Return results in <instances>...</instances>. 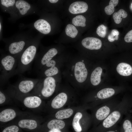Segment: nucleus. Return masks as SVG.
Segmentation results:
<instances>
[{
    "label": "nucleus",
    "instance_id": "22",
    "mask_svg": "<svg viewBox=\"0 0 132 132\" xmlns=\"http://www.w3.org/2000/svg\"><path fill=\"white\" fill-rule=\"evenodd\" d=\"M19 127L22 128H26L30 130L35 129L37 126L36 121L33 120L22 119L18 122Z\"/></svg>",
    "mask_w": 132,
    "mask_h": 132
},
{
    "label": "nucleus",
    "instance_id": "6",
    "mask_svg": "<svg viewBox=\"0 0 132 132\" xmlns=\"http://www.w3.org/2000/svg\"><path fill=\"white\" fill-rule=\"evenodd\" d=\"M55 81L52 77H46L44 80L43 87L41 91V95L45 97H48L54 92L56 87Z\"/></svg>",
    "mask_w": 132,
    "mask_h": 132
},
{
    "label": "nucleus",
    "instance_id": "30",
    "mask_svg": "<svg viewBox=\"0 0 132 132\" xmlns=\"http://www.w3.org/2000/svg\"><path fill=\"white\" fill-rule=\"evenodd\" d=\"M107 27L103 24L99 26L97 28L96 33L100 37L102 38H104L107 33Z\"/></svg>",
    "mask_w": 132,
    "mask_h": 132
},
{
    "label": "nucleus",
    "instance_id": "17",
    "mask_svg": "<svg viewBox=\"0 0 132 132\" xmlns=\"http://www.w3.org/2000/svg\"><path fill=\"white\" fill-rule=\"evenodd\" d=\"M16 113L13 109H8L4 110L0 113V121L6 122L14 119L16 117Z\"/></svg>",
    "mask_w": 132,
    "mask_h": 132
},
{
    "label": "nucleus",
    "instance_id": "31",
    "mask_svg": "<svg viewBox=\"0 0 132 132\" xmlns=\"http://www.w3.org/2000/svg\"><path fill=\"white\" fill-rule=\"evenodd\" d=\"M119 32L117 30L115 29L112 30L108 37L109 41L112 42L115 40H117L119 39Z\"/></svg>",
    "mask_w": 132,
    "mask_h": 132
},
{
    "label": "nucleus",
    "instance_id": "39",
    "mask_svg": "<svg viewBox=\"0 0 132 132\" xmlns=\"http://www.w3.org/2000/svg\"><path fill=\"white\" fill-rule=\"evenodd\" d=\"M131 108H132V99L131 100Z\"/></svg>",
    "mask_w": 132,
    "mask_h": 132
},
{
    "label": "nucleus",
    "instance_id": "2",
    "mask_svg": "<svg viewBox=\"0 0 132 132\" xmlns=\"http://www.w3.org/2000/svg\"><path fill=\"white\" fill-rule=\"evenodd\" d=\"M120 101L115 99H111L96 107L92 115L95 126L98 125L104 120Z\"/></svg>",
    "mask_w": 132,
    "mask_h": 132
},
{
    "label": "nucleus",
    "instance_id": "40",
    "mask_svg": "<svg viewBox=\"0 0 132 132\" xmlns=\"http://www.w3.org/2000/svg\"><path fill=\"white\" fill-rule=\"evenodd\" d=\"M0 30H1V23H0Z\"/></svg>",
    "mask_w": 132,
    "mask_h": 132
},
{
    "label": "nucleus",
    "instance_id": "4",
    "mask_svg": "<svg viewBox=\"0 0 132 132\" xmlns=\"http://www.w3.org/2000/svg\"><path fill=\"white\" fill-rule=\"evenodd\" d=\"M36 52V47L33 45L29 46L25 50L18 59L15 74H22L28 69L34 60Z\"/></svg>",
    "mask_w": 132,
    "mask_h": 132
},
{
    "label": "nucleus",
    "instance_id": "34",
    "mask_svg": "<svg viewBox=\"0 0 132 132\" xmlns=\"http://www.w3.org/2000/svg\"><path fill=\"white\" fill-rule=\"evenodd\" d=\"M125 41L127 43L132 42V30L129 31L124 37Z\"/></svg>",
    "mask_w": 132,
    "mask_h": 132
},
{
    "label": "nucleus",
    "instance_id": "1",
    "mask_svg": "<svg viewBox=\"0 0 132 132\" xmlns=\"http://www.w3.org/2000/svg\"><path fill=\"white\" fill-rule=\"evenodd\" d=\"M131 108V100L124 98L109 115L98 126L94 132H103L117 125Z\"/></svg>",
    "mask_w": 132,
    "mask_h": 132
},
{
    "label": "nucleus",
    "instance_id": "16",
    "mask_svg": "<svg viewBox=\"0 0 132 132\" xmlns=\"http://www.w3.org/2000/svg\"><path fill=\"white\" fill-rule=\"evenodd\" d=\"M56 63L55 61L51 60L45 65L48 67L44 72V75L47 77H52L57 74L58 73L57 68L55 66Z\"/></svg>",
    "mask_w": 132,
    "mask_h": 132
},
{
    "label": "nucleus",
    "instance_id": "26",
    "mask_svg": "<svg viewBox=\"0 0 132 132\" xmlns=\"http://www.w3.org/2000/svg\"><path fill=\"white\" fill-rule=\"evenodd\" d=\"M127 16V13L126 12L121 9L113 14V18L115 23L119 24L121 22L122 18H125Z\"/></svg>",
    "mask_w": 132,
    "mask_h": 132
},
{
    "label": "nucleus",
    "instance_id": "35",
    "mask_svg": "<svg viewBox=\"0 0 132 132\" xmlns=\"http://www.w3.org/2000/svg\"><path fill=\"white\" fill-rule=\"evenodd\" d=\"M103 132H120V127L118 125Z\"/></svg>",
    "mask_w": 132,
    "mask_h": 132
},
{
    "label": "nucleus",
    "instance_id": "11",
    "mask_svg": "<svg viewBox=\"0 0 132 132\" xmlns=\"http://www.w3.org/2000/svg\"><path fill=\"white\" fill-rule=\"evenodd\" d=\"M88 8L87 4L83 1H77L72 3L69 8V11L71 13L75 14L84 13Z\"/></svg>",
    "mask_w": 132,
    "mask_h": 132
},
{
    "label": "nucleus",
    "instance_id": "32",
    "mask_svg": "<svg viewBox=\"0 0 132 132\" xmlns=\"http://www.w3.org/2000/svg\"><path fill=\"white\" fill-rule=\"evenodd\" d=\"M19 130V128L17 126L13 125L6 127L2 132H18Z\"/></svg>",
    "mask_w": 132,
    "mask_h": 132
},
{
    "label": "nucleus",
    "instance_id": "14",
    "mask_svg": "<svg viewBox=\"0 0 132 132\" xmlns=\"http://www.w3.org/2000/svg\"><path fill=\"white\" fill-rule=\"evenodd\" d=\"M34 26L38 31L44 34H48L51 30L50 24L47 21L43 19L36 21L34 23Z\"/></svg>",
    "mask_w": 132,
    "mask_h": 132
},
{
    "label": "nucleus",
    "instance_id": "8",
    "mask_svg": "<svg viewBox=\"0 0 132 132\" xmlns=\"http://www.w3.org/2000/svg\"><path fill=\"white\" fill-rule=\"evenodd\" d=\"M74 75L77 81L82 83L86 80L88 75V71L85 64L82 62H78L75 65Z\"/></svg>",
    "mask_w": 132,
    "mask_h": 132
},
{
    "label": "nucleus",
    "instance_id": "28",
    "mask_svg": "<svg viewBox=\"0 0 132 132\" xmlns=\"http://www.w3.org/2000/svg\"><path fill=\"white\" fill-rule=\"evenodd\" d=\"M86 19L82 15H78L74 18L72 20V23L76 26L84 27L86 25Z\"/></svg>",
    "mask_w": 132,
    "mask_h": 132
},
{
    "label": "nucleus",
    "instance_id": "18",
    "mask_svg": "<svg viewBox=\"0 0 132 132\" xmlns=\"http://www.w3.org/2000/svg\"><path fill=\"white\" fill-rule=\"evenodd\" d=\"M117 72L123 76H128L132 73V68L129 64L125 63L119 64L116 68Z\"/></svg>",
    "mask_w": 132,
    "mask_h": 132
},
{
    "label": "nucleus",
    "instance_id": "12",
    "mask_svg": "<svg viewBox=\"0 0 132 132\" xmlns=\"http://www.w3.org/2000/svg\"><path fill=\"white\" fill-rule=\"evenodd\" d=\"M67 99L66 94L61 92L57 95L53 99L51 106L55 109H58L62 107L66 103Z\"/></svg>",
    "mask_w": 132,
    "mask_h": 132
},
{
    "label": "nucleus",
    "instance_id": "24",
    "mask_svg": "<svg viewBox=\"0 0 132 132\" xmlns=\"http://www.w3.org/2000/svg\"><path fill=\"white\" fill-rule=\"evenodd\" d=\"M73 113V110L70 108L62 110L56 113L55 117L57 119L62 120L70 117Z\"/></svg>",
    "mask_w": 132,
    "mask_h": 132
},
{
    "label": "nucleus",
    "instance_id": "27",
    "mask_svg": "<svg viewBox=\"0 0 132 132\" xmlns=\"http://www.w3.org/2000/svg\"><path fill=\"white\" fill-rule=\"evenodd\" d=\"M65 31L67 35L72 38L75 37L78 33V31L76 27L73 25L70 24L67 25Z\"/></svg>",
    "mask_w": 132,
    "mask_h": 132
},
{
    "label": "nucleus",
    "instance_id": "5",
    "mask_svg": "<svg viewBox=\"0 0 132 132\" xmlns=\"http://www.w3.org/2000/svg\"><path fill=\"white\" fill-rule=\"evenodd\" d=\"M116 91L115 89L110 87L101 89L94 96V98L87 101L89 103L87 106L89 108L96 107L111 99Z\"/></svg>",
    "mask_w": 132,
    "mask_h": 132
},
{
    "label": "nucleus",
    "instance_id": "7",
    "mask_svg": "<svg viewBox=\"0 0 132 132\" xmlns=\"http://www.w3.org/2000/svg\"><path fill=\"white\" fill-rule=\"evenodd\" d=\"M18 85V88L21 93H27L31 91L35 85L39 81L38 79L25 78L21 80Z\"/></svg>",
    "mask_w": 132,
    "mask_h": 132
},
{
    "label": "nucleus",
    "instance_id": "36",
    "mask_svg": "<svg viewBox=\"0 0 132 132\" xmlns=\"http://www.w3.org/2000/svg\"><path fill=\"white\" fill-rule=\"evenodd\" d=\"M6 100L5 95L1 91H0V104H1L4 103Z\"/></svg>",
    "mask_w": 132,
    "mask_h": 132
},
{
    "label": "nucleus",
    "instance_id": "10",
    "mask_svg": "<svg viewBox=\"0 0 132 132\" xmlns=\"http://www.w3.org/2000/svg\"><path fill=\"white\" fill-rule=\"evenodd\" d=\"M81 43L84 47L91 50L99 49L102 45L100 39L93 37L86 38L82 40Z\"/></svg>",
    "mask_w": 132,
    "mask_h": 132
},
{
    "label": "nucleus",
    "instance_id": "29",
    "mask_svg": "<svg viewBox=\"0 0 132 132\" xmlns=\"http://www.w3.org/2000/svg\"><path fill=\"white\" fill-rule=\"evenodd\" d=\"M118 0H110L109 5L106 6L104 9L105 13L107 15H110L114 12V7L116 6L119 2Z\"/></svg>",
    "mask_w": 132,
    "mask_h": 132
},
{
    "label": "nucleus",
    "instance_id": "21",
    "mask_svg": "<svg viewBox=\"0 0 132 132\" xmlns=\"http://www.w3.org/2000/svg\"><path fill=\"white\" fill-rule=\"evenodd\" d=\"M65 125V122L59 119H54L48 123V128L50 130H60L63 129Z\"/></svg>",
    "mask_w": 132,
    "mask_h": 132
},
{
    "label": "nucleus",
    "instance_id": "23",
    "mask_svg": "<svg viewBox=\"0 0 132 132\" xmlns=\"http://www.w3.org/2000/svg\"><path fill=\"white\" fill-rule=\"evenodd\" d=\"M16 7L19 10L20 13L24 15L30 9V4L25 1L23 0H18L15 3Z\"/></svg>",
    "mask_w": 132,
    "mask_h": 132
},
{
    "label": "nucleus",
    "instance_id": "9",
    "mask_svg": "<svg viewBox=\"0 0 132 132\" xmlns=\"http://www.w3.org/2000/svg\"><path fill=\"white\" fill-rule=\"evenodd\" d=\"M57 51L55 48L49 49L41 58L35 60V65L38 69H41L43 66L52 60V58L57 53Z\"/></svg>",
    "mask_w": 132,
    "mask_h": 132
},
{
    "label": "nucleus",
    "instance_id": "19",
    "mask_svg": "<svg viewBox=\"0 0 132 132\" xmlns=\"http://www.w3.org/2000/svg\"><path fill=\"white\" fill-rule=\"evenodd\" d=\"M25 45V42L23 41L12 43L9 46V51L12 55L18 54L22 50Z\"/></svg>",
    "mask_w": 132,
    "mask_h": 132
},
{
    "label": "nucleus",
    "instance_id": "3",
    "mask_svg": "<svg viewBox=\"0 0 132 132\" xmlns=\"http://www.w3.org/2000/svg\"><path fill=\"white\" fill-rule=\"evenodd\" d=\"M18 59L11 55L3 57L0 60V80L6 81L15 74Z\"/></svg>",
    "mask_w": 132,
    "mask_h": 132
},
{
    "label": "nucleus",
    "instance_id": "33",
    "mask_svg": "<svg viewBox=\"0 0 132 132\" xmlns=\"http://www.w3.org/2000/svg\"><path fill=\"white\" fill-rule=\"evenodd\" d=\"M0 1L3 5L7 7L12 6L15 2V0H1Z\"/></svg>",
    "mask_w": 132,
    "mask_h": 132
},
{
    "label": "nucleus",
    "instance_id": "38",
    "mask_svg": "<svg viewBox=\"0 0 132 132\" xmlns=\"http://www.w3.org/2000/svg\"><path fill=\"white\" fill-rule=\"evenodd\" d=\"M48 132H62L60 130H50Z\"/></svg>",
    "mask_w": 132,
    "mask_h": 132
},
{
    "label": "nucleus",
    "instance_id": "13",
    "mask_svg": "<svg viewBox=\"0 0 132 132\" xmlns=\"http://www.w3.org/2000/svg\"><path fill=\"white\" fill-rule=\"evenodd\" d=\"M119 127L120 132H132V116L129 111L125 115Z\"/></svg>",
    "mask_w": 132,
    "mask_h": 132
},
{
    "label": "nucleus",
    "instance_id": "15",
    "mask_svg": "<svg viewBox=\"0 0 132 132\" xmlns=\"http://www.w3.org/2000/svg\"><path fill=\"white\" fill-rule=\"evenodd\" d=\"M24 105L26 107L34 108L39 107L42 102L41 99L36 96H29L26 97L23 101Z\"/></svg>",
    "mask_w": 132,
    "mask_h": 132
},
{
    "label": "nucleus",
    "instance_id": "20",
    "mask_svg": "<svg viewBox=\"0 0 132 132\" xmlns=\"http://www.w3.org/2000/svg\"><path fill=\"white\" fill-rule=\"evenodd\" d=\"M102 72V68L99 67L96 68L93 71L91 76L90 81L93 85L96 86L100 83Z\"/></svg>",
    "mask_w": 132,
    "mask_h": 132
},
{
    "label": "nucleus",
    "instance_id": "25",
    "mask_svg": "<svg viewBox=\"0 0 132 132\" xmlns=\"http://www.w3.org/2000/svg\"><path fill=\"white\" fill-rule=\"evenodd\" d=\"M83 115L81 113L78 112L75 115L72 122V126L75 131L76 132H81L82 129L79 121L82 118Z\"/></svg>",
    "mask_w": 132,
    "mask_h": 132
},
{
    "label": "nucleus",
    "instance_id": "37",
    "mask_svg": "<svg viewBox=\"0 0 132 132\" xmlns=\"http://www.w3.org/2000/svg\"><path fill=\"white\" fill-rule=\"evenodd\" d=\"M58 0H49V1L51 3H55L58 1Z\"/></svg>",
    "mask_w": 132,
    "mask_h": 132
}]
</instances>
